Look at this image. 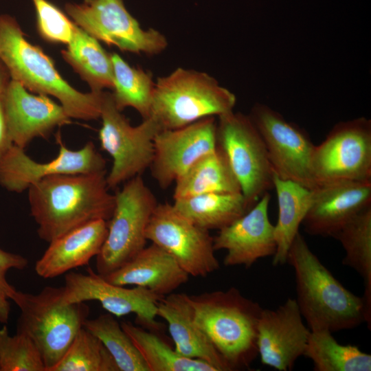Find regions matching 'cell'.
<instances>
[{
	"mask_svg": "<svg viewBox=\"0 0 371 371\" xmlns=\"http://www.w3.org/2000/svg\"><path fill=\"white\" fill-rule=\"evenodd\" d=\"M106 170L93 173L56 175L28 189L30 214L40 238L50 243L88 223L108 221L115 206Z\"/></svg>",
	"mask_w": 371,
	"mask_h": 371,
	"instance_id": "6da1fadb",
	"label": "cell"
},
{
	"mask_svg": "<svg viewBox=\"0 0 371 371\" xmlns=\"http://www.w3.org/2000/svg\"><path fill=\"white\" fill-rule=\"evenodd\" d=\"M286 262L295 272L296 298L301 315L311 330H349L371 315L363 297L347 289L322 263L298 232L288 251Z\"/></svg>",
	"mask_w": 371,
	"mask_h": 371,
	"instance_id": "7a4b0ae2",
	"label": "cell"
},
{
	"mask_svg": "<svg viewBox=\"0 0 371 371\" xmlns=\"http://www.w3.org/2000/svg\"><path fill=\"white\" fill-rule=\"evenodd\" d=\"M0 60L12 80L38 94L52 95L70 118H100L102 93H82L64 80L52 60L38 46L30 43L14 18L0 14Z\"/></svg>",
	"mask_w": 371,
	"mask_h": 371,
	"instance_id": "3957f363",
	"label": "cell"
},
{
	"mask_svg": "<svg viewBox=\"0 0 371 371\" xmlns=\"http://www.w3.org/2000/svg\"><path fill=\"white\" fill-rule=\"evenodd\" d=\"M194 319L230 371L249 368L258 356L257 328L263 308L236 287L189 295Z\"/></svg>",
	"mask_w": 371,
	"mask_h": 371,
	"instance_id": "277c9868",
	"label": "cell"
},
{
	"mask_svg": "<svg viewBox=\"0 0 371 371\" xmlns=\"http://www.w3.org/2000/svg\"><path fill=\"white\" fill-rule=\"evenodd\" d=\"M236 95L207 73L179 67L155 82L150 117L163 129L234 111Z\"/></svg>",
	"mask_w": 371,
	"mask_h": 371,
	"instance_id": "5b68a950",
	"label": "cell"
},
{
	"mask_svg": "<svg viewBox=\"0 0 371 371\" xmlns=\"http://www.w3.org/2000/svg\"><path fill=\"white\" fill-rule=\"evenodd\" d=\"M60 287L52 286L37 294L16 291L12 300L21 310L17 332L35 343L46 371L59 362L89 314L85 302L60 303Z\"/></svg>",
	"mask_w": 371,
	"mask_h": 371,
	"instance_id": "8992f818",
	"label": "cell"
},
{
	"mask_svg": "<svg viewBox=\"0 0 371 371\" xmlns=\"http://www.w3.org/2000/svg\"><path fill=\"white\" fill-rule=\"evenodd\" d=\"M158 204L141 175L127 181L115 194L108 231L96 256V273L104 277L133 258L146 247V232Z\"/></svg>",
	"mask_w": 371,
	"mask_h": 371,
	"instance_id": "52a82bcc",
	"label": "cell"
},
{
	"mask_svg": "<svg viewBox=\"0 0 371 371\" xmlns=\"http://www.w3.org/2000/svg\"><path fill=\"white\" fill-rule=\"evenodd\" d=\"M98 137L102 150L112 158L106 179L109 189L141 175L150 168L154 155V139L162 130L152 117L132 126L115 106L111 93L103 91Z\"/></svg>",
	"mask_w": 371,
	"mask_h": 371,
	"instance_id": "ba28073f",
	"label": "cell"
},
{
	"mask_svg": "<svg viewBox=\"0 0 371 371\" xmlns=\"http://www.w3.org/2000/svg\"><path fill=\"white\" fill-rule=\"evenodd\" d=\"M216 142L251 208L273 188V172L262 137L249 115L232 111L218 117Z\"/></svg>",
	"mask_w": 371,
	"mask_h": 371,
	"instance_id": "9c48e42d",
	"label": "cell"
},
{
	"mask_svg": "<svg viewBox=\"0 0 371 371\" xmlns=\"http://www.w3.org/2000/svg\"><path fill=\"white\" fill-rule=\"evenodd\" d=\"M65 10L87 34L122 51L155 55L168 46L166 38L160 32L141 27L123 0H84L80 3H67Z\"/></svg>",
	"mask_w": 371,
	"mask_h": 371,
	"instance_id": "30bf717a",
	"label": "cell"
},
{
	"mask_svg": "<svg viewBox=\"0 0 371 371\" xmlns=\"http://www.w3.org/2000/svg\"><path fill=\"white\" fill-rule=\"evenodd\" d=\"M317 186L341 181H371V120L360 117L336 124L314 147Z\"/></svg>",
	"mask_w": 371,
	"mask_h": 371,
	"instance_id": "8fae6325",
	"label": "cell"
},
{
	"mask_svg": "<svg viewBox=\"0 0 371 371\" xmlns=\"http://www.w3.org/2000/svg\"><path fill=\"white\" fill-rule=\"evenodd\" d=\"M249 116L265 144L273 173L315 189L312 170L315 145L306 132L263 103H256Z\"/></svg>",
	"mask_w": 371,
	"mask_h": 371,
	"instance_id": "7c38bea8",
	"label": "cell"
},
{
	"mask_svg": "<svg viewBox=\"0 0 371 371\" xmlns=\"http://www.w3.org/2000/svg\"><path fill=\"white\" fill-rule=\"evenodd\" d=\"M146 236L168 253L189 276L206 277L220 267L210 231L179 213L172 204H157Z\"/></svg>",
	"mask_w": 371,
	"mask_h": 371,
	"instance_id": "4fadbf2b",
	"label": "cell"
},
{
	"mask_svg": "<svg viewBox=\"0 0 371 371\" xmlns=\"http://www.w3.org/2000/svg\"><path fill=\"white\" fill-rule=\"evenodd\" d=\"M60 302L62 304L95 300L115 317L135 314L142 328L159 333L161 324L155 320L157 304L162 297L141 286L129 289L107 282L91 269L87 273L71 272L65 277Z\"/></svg>",
	"mask_w": 371,
	"mask_h": 371,
	"instance_id": "5bb4252c",
	"label": "cell"
},
{
	"mask_svg": "<svg viewBox=\"0 0 371 371\" xmlns=\"http://www.w3.org/2000/svg\"><path fill=\"white\" fill-rule=\"evenodd\" d=\"M60 136H56L58 155L46 163L35 161L24 148L12 145L0 161V185L10 192L19 193L47 177L106 170V160L93 142L74 150L67 148Z\"/></svg>",
	"mask_w": 371,
	"mask_h": 371,
	"instance_id": "9a60e30c",
	"label": "cell"
},
{
	"mask_svg": "<svg viewBox=\"0 0 371 371\" xmlns=\"http://www.w3.org/2000/svg\"><path fill=\"white\" fill-rule=\"evenodd\" d=\"M216 124L214 116L206 117L156 135L149 168L161 188H168L198 159L216 149Z\"/></svg>",
	"mask_w": 371,
	"mask_h": 371,
	"instance_id": "2e32d148",
	"label": "cell"
},
{
	"mask_svg": "<svg viewBox=\"0 0 371 371\" xmlns=\"http://www.w3.org/2000/svg\"><path fill=\"white\" fill-rule=\"evenodd\" d=\"M310 333L295 299L288 298L273 310L262 308L257 328L262 363L279 371L291 370L304 355Z\"/></svg>",
	"mask_w": 371,
	"mask_h": 371,
	"instance_id": "e0dca14e",
	"label": "cell"
},
{
	"mask_svg": "<svg viewBox=\"0 0 371 371\" xmlns=\"http://www.w3.org/2000/svg\"><path fill=\"white\" fill-rule=\"evenodd\" d=\"M0 98L9 137L21 148L34 138H46L55 128L71 123L60 104L47 95L29 93L14 80L10 81Z\"/></svg>",
	"mask_w": 371,
	"mask_h": 371,
	"instance_id": "ac0fdd59",
	"label": "cell"
},
{
	"mask_svg": "<svg viewBox=\"0 0 371 371\" xmlns=\"http://www.w3.org/2000/svg\"><path fill=\"white\" fill-rule=\"evenodd\" d=\"M271 195L265 192L253 207L213 237L215 251L224 249L226 267H251L258 259L276 251L274 225L269 218Z\"/></svg>",
	"mask_w": 371,
	"mask_h": 371,
	"instance_id": "d6986e66",
	"label": "cell"
},
{
	"mask_svg": "<svg viewBox=\"0 0 371 371\" xmlns=\"http://www.w3.org/2000/svg\"><path fill=\"white\" fill-rule=\"evenodd\" d=\"M311 205L302 222L312 236L332 237L357 213L371 205V181H341L313 190Z\"/></svg>",
	"mask_w": 371,
	"mask_h": 371,
	"instance_id": "ffe728a7",
	"label": "cell"
},
{
	"mask_svg": "<svg viewBox=\"0 0 371 371\" xmlns=\"http://www.w3.org/2000/svg\"><path fill=\"white\" fill-rule=\"evenodd\" d=\"M157 316L168 324L175 344L174 349L179 355L203 360L216 371H230L229 366L197 324L189 295L172 293L162 297L157 304Z\"/></svg>",
	"mask_w": 371,
	"mask_h": 371,
	"instance_id": "44dd1931",
	"label": "cell"
},
{
	"mask_svg": "<svg viewBox=\"0 0 371 371\" xmlns=\"http://www.w3.org/2000/svg\"><path fill=\"white\" fill-rule=\"evenodd\" d=\"M189 276L168 253L152 243L103 278L115 285L141 286L164 297L187 282Z\"/></svg>",
	"mask_w": 371,
	"mask_h": 371,
	"instance_id": "7402d4cb",
	"label": "cell"
},
{
	"mask_svg": "<svg viewBox=\"0 0 371 371\" xmlns=\"http://www.w3.org/2000/svg\"><path fill=\"white\" fill-rule=\"evenodd\" d=\"M107 231V221L97 220L52 240L36 262V273L41 278H52L88 265L100 251Z\"/></svg>",
	"mask_w": 371,
	"mask_h": 371,
	"instance_id": "603a6c76",
	"label": "cell"
},
{
	"mask_svg": "<svg viewBox=\"0 0 371 371\" xmlns=\"http://www.w3.org/2000/svg\"><path fill=\"white\" fill-rule=\"evenodd\" d=\"M273 184L277 195L278 216L274 225L277 247L272 264L279 266L286 262L290 246L311 205L313 192L297 183L282 179L274 173Z\"/></svg>",
	"mask_w": 371,
	"mask_h": 371,
	"instance_id": "cb8c5ba5",
	"label": "cell"
},
{
	"mask_svg": "<svg viewBox=\"0 0 371 371\" xmlns=\"http://www.w3.org/2000/svg\"><path fill=\"white\" fill-rule=\"evenodd\" d=\"M173 206L183 216L207 229L219 230L251 208L241 192H211L174 199Z\"/></svg>",
	"mask_w": 371,
	"mask_h": 371,
	"instance_id": "d4e9b609",
	"label": "cell"
},
{
	"mask_svg": "<svg viewBox=\"0 0 371 371\" xmlns=\"http://www.w3.org/2000/svg\"><path fill=\"white\" fill-rule=\"evenodd\" d=\"M175 183L174 199L211 192H241L229 161L218 146L214 151L198 159Z\"/></svg>",
	"mask_w": 371,
	"mask_h": 371,
	"instance_id": "484cf974",
	"label": "cell"
},
{
	"mask_svg": "<svg viewBox=\"0 0 371 371\" xmlns=\"http://www.w3.org/2000/svg\"><path fill=\"white\" fill-rule=\"evenodd\" d=\"M67 49L61 51L63 59L69 64L91 88L101 92L113 89V73L111 54L99 41L77 25Z\"/></svg>",
	"mask_w": 371,
	"mask_h": 371,
	"instance_id": "4316f807",
	"label": "cell"
},
{
	"mask_svg": "<svg viewBox=\"0 0 371 371\" xmlns=\"http://www.w3.org/2000/svg\"><path fill=\"white\" fill-rule=\"evenodd\" d=\"M332 237L339 241L345 251L342 264L362 278V297L371 315V205L354 216Z\"/></svg>",
	"mask_w": 371,
	"mask_h": 371,
	"instance_id": "83f0119b",
	"label": "cell"
},
{
	"mask_svg": "<svg viewBox=\"0 0 371 371\" xmlns=\"http://www.w3.org/2000/svg\"><path fill=\"white\" fill-rule=\"evenodd\" d=\"M142 357L148 371H216L207 362L177 353L159 333L129 322L121 323Z\"/></svg>",
	"mask_w": 371,
	"mask_h": 371,
	"instance_id": "f1b7e54d",
	"label": "cell"
},
{
	"mask_svg": "<svg viewBox=\"0 0 371 371\" xmlns=\"http://www.w3.org/2000/svg\"><path fill=\"white\" fill-rule=\"evenodd\" d=\"M315 371H370L371 355L358 346L343 345L326 330H311L304 355Z\"/></svg>",
	"mask_w": 371,
	"mask_h": 371,
	"instance_id": "f546056e",
	"label": "cell"
},
{
	"mask_svg": "<svg viewBox=\"0 0 371 371\" xmlns=\"http://www.w3.org/2000/svg\"><path fill=\"white\" fill-rule=\"evenodd\" d=\"M113 87L111 93L116 107H132L146 119L150 117L155 82L150 73L129 65L117 54H111Z\"/></svg>",
	"mask_w": 371,
	"mask_h": 371,
	"instance_id": "4dcf8cb0",
	"label": "cell"
},
{
	"mask_svg": "<svg viewBox=\"0 0 371 371\" xmlns=\"http://www.w3.org/2000/svg\"><path fill=\"white\" fill-rule=\"evenodd\" d=\"M83 327L96 336L113 358L119 371H148L140 353L110 313L87 319Z\"/></svg>",
	"mask_w": 371,
	"mask_h": 371,
	"instance_id": "1f68e13d",
	"label": "cell"
},
{
	"mask_svg": "<svg viewBox=\"0 0 371 371\" xmlns=\"http://www.w3.org/2000/svg\"><path fill=\"white\" fill-rule=\"evenodd\" d=\"M52 371H119L102 342L82 327Z\"/></svg>",
	"mask_w": 371,
	"mask_h": 371,
	"instance_id": "d6a6232c",
	"label": "cell"
},
{
	"mask_svg": "<svg viewBox=\"0 0 371 371\" xmlns=\"http://www.w3.org/2000/svg\"><path fill=\"white\" fill-rule=\"evenodd\" d=\"M0 371H46L41 352L26 334L9 335L6 326L0 329Z\"/></svg>",
	"mask_w": 371,
	"mask_h": 371,
	"instance_id": "836d02e7",
	"label": "cell"
},
{
	"mask_svg": "<svg viewBox=\"0 0 371 371\" xmlns=\"http://www.w3.org/2000/svg\"><path fill=\"white\" fill-rule=\"evenodd\" d=\"M36 17V27L46 41L69 44L76 24L56 5L48 0H32Z\"/></svg>",
	"mask_w": 371,
	"mask_h": 371,
	"instance_id": "e575fe53",
	"label": "cell"
},
{
	"mask_svg": "<svg viewBox=\"0 0 371 371\" xmlns=\"http://www.w3.org/2000/svg\"><path fill=\"white\" fill-rule=\"evenodd\" d=\"M27 263L25 257L0 249V289L8 298L12 300L16 290L6 280V272L10 269L22 270L27 267Z\"/></svg>",
	"mask_w": 371,
	"mask_h": 371,
	"instance_id": "d590c367",
	"label": "cell"
},
{
	"mask_svg": "<svg viewBox=\"0 0 371 371\" xmlns=\"http://www.w3.org/2000/svg\"><path fill=\"white\" fill-rule=\"evenodd\" d=\"M12 145H13V144L8 135L0 98V161Z\"/></svg>",
	"mask_w": 371,
	"mask_h": 371,
	"instance_id": "8d00e7d4",
	"label": "cell"
},
{
	"mask_svg": "<svg viewBox=\"0 0 371 371\" xmlns=\"http://www.w3.org/2000/svg\"><path fill=\"white\" fill-rule=\"evenodd\" d=\"M8 297L0 289V322L6 323L9 319L10 304Z\"/></svg>",
	"mask_w": 371,
	"mask_h": 371,
	"instance_id": "74e56055",
	"label": "cell"
},
{
	"mask_svg": "<svg viewBox=\"0 0 371 371\" xmlns=\"http://www.w3.org/2000/svg\"><path fill=\"white\" fill-rule=\"evenodd\" d=\"M9 77L10 74L6 67L0 60V98L10 81Z\"/></svg>",
	"mask_w": 371,
	"mask_h": 371,
	"instance_id": "f35d334b",
	"label": "cell"
}]
</instances>
